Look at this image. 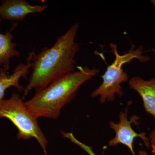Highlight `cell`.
<instances>
[{"label":"cell","mask_w":155,"mask_h":155,"mask_svg":"<svg viewBox=\"0 0 155 155\" xmlns=\"http://www.w3.org/2000/svg\"><path fill=\"white\" fill-rule=\"evenodd\" d=\"M78 69V71L53 81L25 102L31 114L37 119L41 117L58 119L61 109L75 98L79 87L100 71L96 68L91 69L87 67Z\"/></svg>","instance_id":"2"},{"label":"cell","mask_w":155,"mask_h":155,"mask_svg":"<svg viewBox=\"0 0 155 155\" xmlns=\"http://www.w3.org/2000/svg\"><path fill=\"white\" fill-rule=\"evenodd\" d=\"M112 52L115 55V60L107 68L103 76V82L96 90L92 92V97L100 96V102L104 104L106 100L109 101H114L115 94L119 97L123 95V91L121 84L128 80V74L122 69L125 64L130 63L132 60L137 59L141 63L148 62L150 58L143 55L146 51H143L142 46L135 49V46L131 45L130 50L124 54L120 55L117 51V46L114 44H110Z\"/></svg>","instance_id":"3"},{"label":"cell","mask_w":155,"mask_h":155,"mask_svg":"<svg viewBox=\"0 0 155 155\" xmlns=\"http://www.w3.org/2000/svg\"><path fill=\"white\" fill-rule=\"evenodd\" d=\"M151 2L152 4H153V5L155 8V0H153V1H151Z\"/></svg>","instance_id":"14"},{"label":"cell","mask_w":155,"mask_h":155,"mask_svg":"<svg viewBox=\"0 0 155 155\" xmlns=\"http://www.w3.org/2000/svg\"><path fill=\"white\" fill-rule=\"evenodd\" d=\"M129 86L141 96L145 109L155 120V77L149 81L139 76L132 77L129 80Z\"/></svg>","instance_id":"8"},{"label":"cell","mask_w":155,"mask_h":155,"mask_svg":"<svg viewBox=\"0 0 155 155\" xmlns=\"http://www.w3.org/2000/svg\"><path fill=\"white\" fill-rule=\"evenodd\" d=\"M47 8V5H31L25 0H2L0 5V19L22 21L28 14L41 13Z\"/></svg>","instance_id":"6"},{"label":"cell","mask_w":155,"mask_h":155,"mask_svg":"<svg viewBox=\"0 0 155 155\" xmlns=\"http://www.w3.org/2000/svg\"><path fill=\"white\" fill-rule=\"evenodd\" d=\"M149 139L152 143H155V128L150 134Z\"/></svg>","instance_id":"10"},{"label":"cell","mask_w":155,"mask_h":155,"mask_svg":"<svg viewBox=\"0 0 155 155\" xmlns=\"http://www.w3.org/2000/svg\"><path fill=\"white\" fill-rule=\"evenodd\" d=\"M152 152L153 154L155 155V143H152Z\"/></svg>","instance_id":"11"},{"label":"cell","mask_w":155,"mask_h":155,"mask_svg":"<svg viewBox=\"0 0 155 155\" xmlns=\"http://www.w3.org/2000/svg\"><path fill=\"white\" fill-rule=\"evenodd\" d=\"M0 20H2V19H0Z\"/></svg>","instance_id":"15"},{"label":"cell","mask_w":155,"mask_h":155,"mask_svg":"<svg viewBox=\"0 0 155 155\" xmlns=\"http://www.w3.org/2000/svg\"><path fill=\"white\" fill-rule=\"evenodd\" d=\"M87 153H88L91 155H95L94 154V153H93L92 152L91 150H89L87 152Z\"/></svg>","instance_id":"13"},{"label":"cell","mask_w":155,"mask_h":155,"mask_svg":"<svg viewBox=\"0 0 155 155\" xmlns=\"http://www.w3.org/2000/svg\"><path fill=\"white\" fill-rule=\"evenodd\" d=\"M17 26V23H14L10 30L4 34L0 32V66H3L6 72L10 69L11 58L21 56L19 51L15 49L17 44L13 41L14 36L12 33Z\"/></svg>","instance_id":"9"},{"label":"cell","mask_w":155,"mask_h":155,"mask_svg":"<svg viewBox=\"0 0 155 155\" xmlns=\"http://www.w3.org/2000/svg\"><path fill=\"white\" fill-rule=\"evenodd\" d=\"M140 155H147V153L144 151L141 150L140 152Z\"/></svg>","instance_id":"12"},{"label":"cell","mask_w":155,"mask_h":155,"mask_svg":"<svg viewBox=\"0 0 155 155\" xmlns=\"http://www.w3.org/2000/svg\"><path fill=\"white\" fill-rule=\"evenodd\" d=\"M2 118L8 119L17 127V138L24 140L35 138L45 155H48V141L39 126L38 119L28 111L19 94L14 92L10 98L0 101V118Z\"/></svg>","instance_id":"4"},{"label":"cell","mask_w":155,"mask_h":155,"mask_svg":"<svg viewBox=\"0 0 155 155\" xmlns=\"http://www.w3.org/2000/svg\"><path fill=\"white\" fill-rule=\"evenodd\" d=\"M31 66V55L29 53L26 64L21 63L18 64L11 75L7 73L4 68H0V101L4 99L6 90L11 87H16L18 91H24L25 88L20 85L19 80L22 77L27 78Z\"/></svg>","instance_id":"7"},{"label":"cell","mask_w":155,"mask_h":155,"mask_svg":"<svg viewBox=\"0 0 155 155\" xmlns=\"http://www.w3.org/2000/svg\"><path fill=\"white\" fill-rule=\"evenodd\" d=\"M78 28V24L75 23L58 37L51 47L44 48L38 54L35 50L30 52L32 70L22 98L31 90H35V93L54 81L75 72L74 59L80 50V46L75 41Z\"/></svg>","instance_id":"1"},{"label":"cell","mask_w":155,"mask_h":155,"mask_svg":"<svg viewBox=\"0 0 155 155\" xmlns=\"http://www.w3.org/2000/svg\"><path fill=\"white\" fill-rule=\"evenodd\" d=\"M129 105L128 104L125 111L120 112V122L119 123L116 124L112 122L109 123L110 127L115 130L116 136L109 141V144L110 146L114 147H116L119 143L125 145L131 151L133 155H135L133 148L134 139L137 137H140L144 141L147 147L150 146V140L149 138L146 136V133L143 132L138 134L132 129L131 124L134 122L137 123L136 121L138 120L139 117L134 116L130 118V121H128L127 114Z\"/></svg>","instance_id":"5"}]
</instances>
